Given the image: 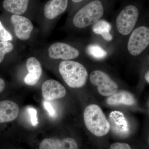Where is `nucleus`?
Listing matches in <instances>:
<instances>
[{
	"label": "nucleus",
	"mask_w": 149,
	"mask_h": 149,
	"mask_svg": "<svg viewBox=\"0 0 149 149\" xmlns=\"http://www.w3.org/2000/svg\"><path fill=\"white\" fill-rule=\"evenodd\" d=\"M141 19L140 10L135 5H128L121 10L111 23L113 48L122 47Z\"/></svg>",
	"instance_id": "obj_1"
},
{
	"label": "nucleus",
	"mask_w": 149,
	"mask_h": 149,
	"mask_svg": "<svg viewBox=\"0 0 149 149\" xmlns=\"http://www.w3.org/2000/svg\"><path fill=\"white\" fill-rule=\"evenodd\" d=\"M122 47L126 56L136 58L147 56L149 47V22L140 20Z\"/></svg>",
	"instance_id": "obj_2"
},
{
	"label": "nucleus",
	"mask_w": 149,
	"mask_h": 149,
	"mask_svg": "<svg viewBox=\"0 0 149 149\" xmlns=\"http://www.w3.org/2000/svg\"><path fill=\"white\" fill-rule=\"evenodd\" d=\"M105 8L101 0H93L83 6L74 14L72 24L77 29L85 31L99 20L103 19Z\"/></svg>",
	"instance_id": "obj_3"
},
{
	"label": "nucleus",
	"mask_w": 149,
	"mask_h": 149,
	"mask_svg": "<svg viewBox=\"0 0 149 149\" xmlns=\"http://www.w3.org/2000/svg\"><path fill=\"white\" fill-rule=\"evenodd\" d=\"M58 70L64 82L70 88H82L88 81V70L79 62L62 61L59 65Z\"/></svg>",
	"instance_id": "obj_4"
},
{
	"label": "nucleus",
	"mask_w": 149,
	"mask_h": 149,
	"mask_svg": "<svg viewBox=\"0 0 149 149\" xmlns=\"http://www.w3.org/2000/svg\"><path fill=\"white\" fill-rule=\"evenodd\" d=\"M84 120L87 129L97 137L105 136L110 130L109 122L101 109L97 105L92 104L85 108Z\"/></svg>",
	"instance_id": "obj_5"
},
{
	"label": "nucleus",
	"mask_w": 149,
	"mask_h": 149,
	"mask_svg": "<svg viewBox=\"0 0 149 149\" xmlns=\"http://www.w3.org/2000/svg\"><path fill=\"white\" fill-rule=\"evenodd\" d=\"M89 80L92 85L97 88L102 95L109 97L116 93L118 85L106 72L96 70L91 72Z\"/></svg>",
	"instance_id": "obj_6"
},
{
	"label": "nucleus",
	"mask_w": 149,
	"mask_h": 149,
	"mask_svg": "<svg viewBox=\"0 0 149 149\" xmlns=\"http://www.w3.org/2000/svg\"><path fill=\"white\" fill-rule=\"evenodd\" d=\"M48 54L53 59L73 60L80 56H86L85 51H81L69 44L58 42L52 44L48 49Z\"/></svg>",
	"instance_id": "obj_7"
},
{
	"label": "nucleus",
	"mask_w": 149,
	"mask_h": 149,
	"mask_svg": "<svg viewBox=\"0 0 149 149\" xmlns=\"http://www.w3.org/2000/svg\"><path fill=\"white\" fill-rule=\"evenodd\" d=\"M93 35L98 42L96 43L102 46L108 51L107 46L113 45V37L111 34V25L108 22L102 19L95 23L91 27Z\"/></svg>",
	"instance_id": "obj_8"
},
{
	"label": "nucleus",
	"mask_w": 149,
	"mask_h": 149,
	"mask_svg": "<svg viewBox=\"0 0 149 149\" xmlns=\"http://www.w3.org/2000/svg\"><path fill=\"white\" fill-rule=\"evenodd\" d=\"M16 37L22 40H28L33 29L32 22L24 16L14 14L11 17Z\"/></svg>",
	"instance_id": "obj_9"
},
{
	"label": "nucleus",
	"mask_w": 149,
	"mask_h": 149,
	"mask_svg": "<svg viewBox=\"0 0 149 149\" xmlns=\"http://www.w3.org/2000/svg\"><path fill=\"white\" fill-rule=\"evenodd\" d=\"M42 95L47 101L61 98L66 95L65 88L58 81L52 79L45 81L42 85Z\"/></svg>",
	"instance_id": "obj_10"
},
{
	"label": "nucleus",
	"mask_w": 149,
	"mask_h": 149,
	"mask_svg": "<svg viewBox=\"0 0 149 149\" xmlns=\"http://www.w3.org/2000/svg\"><path fill=\"white\" fill-rule=\"evenodd\" d=\"M110 128L117 136L125 137L130 133L129 125L124 115L119 111H112L109 116Z\"/></svg>",
	"instance_id": "obj_11"
},
{
	"label": "nucleus",
	"mask_w": 149,
	"mask_h": 149,
	"mask_svg": "<svg viewBox=\"0 0 149 149\" xmlns=\"http://www.w3.org/2000/svg\"><path fill=\"white\" fill-rule=\"evenodd\" d=\"M26 66L28 74L24 78V83L29 86H33L38 83L42 77V65L36 58L31 57L27 59Z\"/></svg>",
	"instance_id": "obj_12"
},
{
	"label": "nucleus",
	"mask_w": 149,
	"mask_h": 149,
	"mask_svg": "<svg viewBox=\"0 0 149 149\" xmlns=\"http://www.w3.org/2000/svg\"><path fill=\"white\" fill-rule=\"evenodd\" d=\"M39 149H78L74 139L67 138L61 140L55 138L46 139L40 143Z\"/></svg>",
	"instance_id": "obj_13"
},
{
	"label": "nucleus",
	"mask_w": 149,
	"mask_h": 149,
	"mask_svg": "<svg viewBox=\"0 0 149 149\" xmlns=\"http://www.w3.org/2000/svg\"><path fill=\"white\" fill-rule=\"evenodd\" d=\"M68 0H50L44 7V13L46 18L54 19L65 12L68 6Z\"/></svg>",
	"instance_id": "obj_14"
},
{
	"label": "nucleus",
	"mask_w": 149,
	"mask_h": 149,
	"mask_svg": "<svg viewBox=\"0 0 149 149\" xmlns=\"http://www.w3.org/2000/svg\"><path fill=\"white\" fill-rule=\"evenodd\" d=\"M18 105L10 100L0 102V123L11 122L15 120L19 113Z\"/></svg>",
	"instance_id": "obj_15"
},
{
	"label": "nucleus",
	"mask_w": 149,
	"mask_h": 149,
	"mask_svg": "<svg viewBox=\"0 0 149 149\" xmlns=\"http://www.w3.org/2000/svg\"><path fill=\"white\" fill-rule=\"evenodd\" d=\"M29 2V0H4L3 8L8 12L21 15L27 11Z\"/></svg>",
	"instance_id": "obj_16"
},
{
	"label": "nucleus",
	"mask_w": 149,
	"mask_h": 149,
	"mask_svg": "<svg viewBox=\"0 0 149 149\" xmlns=\"http://www.w3.org/2000/svg\"><path fill=\"white\" fill-rule=\"evenodd\" d=\"M107 103L111 105L123 104L127 105H132L135 104L136 100L133 95L125 91L116 92L107 99Z\"/></svg>",
	"instance_id": "obj_17"
},
{
	"label": "nucleus",
	"mask_w": 149,
	"mask_h": 149,
	"mask_svg": "<svg viewBox=\"0 0 149 149\" xmlns=\"http://www.w3.org/2000/svg\"><path fill=\"white\" fill-rule=\"evenodd\" d=\"M85 52L88 56L94 59L101 60L108 56V51L97 43L93 42L89 44L85 47Z\"/></svg>",
	"instance_id": "obj_18"
},
{
	"label": "nucleus",
	"mask_w": 149,
	"mask_h": 149,
	"mask_svg": "<svg viewBox=\"0 0 149 149\" xmlns=\"http://www.w3.org/2000/svg\"><path fill=\"white\" fill-rule=\"evenodd\" d=\"M13 45L9 42L0 41V63L3 60L6 54L13 50Z\"/></svg>",
	"instance_id": "obj_19"
},
{
	"label": "nucleus",
	"mask_w": 149,
	"mask_h": 149,
	"mask_svg": "<svg viewBox=\"0 0 149 149\" xmlns=\"http://www.w3.org/2000/svg\"><path fill=\"white\" fill-rule=\"evenodd\" d=\"M12 40V36L4 27L0 21V41L8 42Z\"/></svg>",
	"instance_id": "obj_20"
},
{
	"label": "nucleus",
	"mask_w": 149,
	"mask_h": 149,
	"mask_svg": "<svg viewBox=\"0 0 149 149\" xmlns=\"http://www.w3.org/2000/svg\"><path fill=\"white\" fill-rule=\"evenodd\" d=\"M27 111L30 116L31 123L33 126H37L38 124V118H37V111L32 107H29L27 108Z\"/></svg>",
	"instance_id": "obj_21"
},
{
	"label": "nucleus",
	"mask_w": 149,
	"mask_h": 149,
	"mask_svg": "<svg viewBox=\"0 0 149 149\" xmlns=\"http://www.w3.org/2000/svg\"><path fill=\"white\" fill-rule=\"evenodd\" d=\"M110 149H131V148L125 143H115L111 145Z\"/></svg>",
	"instance_id": "obj_22"
},
{
	"label": "nucleus",
	"mask_w": 149,
	"mask_h": 149,
	"mask_svg": "<svg viewBox=\"0 0 149 149\" xmlns=\"http://www.w3.org/2000/svg\"><path fill=\"white\" fill-rule=\"evenodd\" d=\"M44 106L45 109L48 112L50 116L52 117L56 116V112L51 103L45 101L44 102Z\"/></svg>",
	"instance_id": "obj_23"
},
{
	"label": "nucleus",
	"mask_w": 149,
	"mask_h": 149,
	"mask_svg": "<svg viewBox=\"0 0 149 149\" xmlns=\"http://www.w3.org/2000/svg\"><path fill=\"white\" fill-rule=\"evenodd\" d=\"M5 82L0 77V93L2 92L5 88Z\"/></svg>",
	"instance_id": "obj_24"
},
{
	"label": "nucleus",
	"mask_w": 149,
	"mask_h": 149,
	"mask_svg": "<svg viewBox=\"0 0 149 149\" xmlns=\"http://www.w3.org/2000/svg\"><path fill=\"white\" fill-rule=\"evenodd\" d=\"M145 79L148 83H149V71L148 70L145 74Z\"/></svg>",
	"instance_id": "obj_25"
},
{
	"label": "nucleus",
	"mask_w": 149,
	"mask_h": 149,
	"mask_svg": "<svg viewBox=\"0 0 149 149\" xmlns=\"http://www.w3.org/2000/svg\"><path fill=\"white\" fill-rule=\"evenodd\" d=\"M73 3H80L82 2L83 1L85 0H71Z\"/></svg>",
	"instance_id": "obj_26"
}]
</instances>
